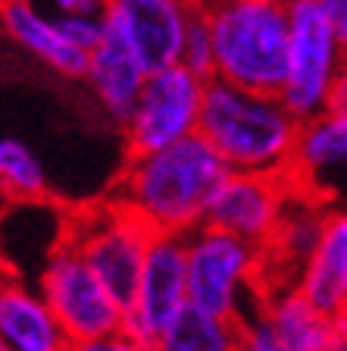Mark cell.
<instances>
[{
  "label": "cell",
  "mask_w": 347,
  "mask_h": 351,
  "mask_svg": "<svg viewBox=\"0 0 347 351\" xmlns=\"http://www.w3.org/2000/svg\"><path fill=\"white\" fill-rule=\"evenodd\" d=\"M241 351H288V348L282 345L272 323L260 311H253L250 317L241 320Z\"/></svg>",
  "instance_id": "23"
},
{
  "label": "cell",
  "mask_w": 347,
  "mask_h": 351,
  "mask_svg": "<svg viewBox=\"0 0 347 351\" xmlns=\"http://www.w3.org/2000/svg\"><path fill=\"white\" fill-rule=\"evenodd\" d=\"M63 235L85 254V261L94 267V273L110 289V295L123 304V311H129L157 232L113 197L75 213L66 223Z\"/></svg>",
  "instance_id": "5"
},
{
  "label": "cell",
  "mask_w": 347,
  "mask_h": 351,
  "mask_svg": "<svg viewBox=\"0 0 347 351\" xmlns=\"http://www.w3.org/2000/svg\"><path fill=\"white\" fill-rule=\"evenodd\" d=\"M329 113H335V117L347 119V60H344V66H341L338 79H335L332 97H329Z\"/></svg>",
  "instance_id": "26"
},
{
  "label": "cell",
  "mask_w": 347,
  "mask_h": 351,
  "mask_svg": "<svg viewBox=\"0 0 347 351\" xmlns=\"http://www.w3.org/2000/svg\"><path fill=\"white\" fill-rule=\"evenodd\" d=\"M285 176L294 191L329 210L347 207V119L335 113L307 119Z\"/></svg>",
  "instance_id": "12"
},
{
  "label": "cell",
  "mask_w": 347,
  "mask_h": 351,
  "mask_svg": "<svg viewBox=\"0 0 347 351\" xmlns=\"http://www.w3.org/2000/svg\"><path fill=\"white\" fill-rule=\"evenodd\" d=\"M63 32L69 35V41L79 44L85 53H91L97 44L107 38L110 25H107V16H63L60 19Z\"/></svg>",
  "instance_id": "22"
},
{
  "label": "cell",
  "mask_w": 347,
  "mask_h": 351,
  "mask_svg": "<svg viewBox=\"0 0 347 351\" xmlns=\"http://www.w3.org/2000/svg\"><path fill=\"white\" fill-rule=\"evenodd\" d=\"M69 351H157V348L123 326V329H116V332H107V336L79 339V342L69 345Z\"/></svg>",
  "instance_id": "24"
},
{
  "label": "cell",
  "mask_w": 347,
  "mask_h": 351,
  "mask_svg": "<svg viewBox=\"0 0 347 351\" xmlns=\"http://www.w3.org/2000/svg\"><path fill=\"white\" fill-rule=\"evenodd\" d=\"M304 123L288 110L282 95L250 91L210 79L203 101L201 135L222 154L231 173L285 176Z\"/></svg>",
  "instance_id": "2"
},
{
  "label": "cell",
  "mask_w": 347,
  "mask_h": 351,
  "mask_svg": "<svg viewBox=\"0 0 347 351\" xmlns=\"http://www.w3.org/2000/svg\"><path fill=\"white\" fill-rule=\"evenodd\" d=\"M0 19H3V32L7 38L25 51L31 60L41 66L53 69L60 79L81 82L88 69V53L79 44L69 41L57 16L41 10L35 0H3L0 7Z\"/></svg>",
  "instance_id": "14"
},
{
  "label": "cell",
  "mask_w": 347,
  "mask_h": 351,
  "mask_svg": "<svg viewBox=\"0 0 347 351\" xmlns=\"http://www.w3.org/2000/svg\"><path fill=\"white\" fill-rule=\"evenodd\" d=\"M188 304V235L157 232L125 311V329L153 345Z\"/></svg>",
  "instance_id": "9"
},
{
  "label": "cell",
  "mask_w": 347,
  "mask_h": 351,
  "mask_svg": "<svg viewBox=\"0 0 347 351\" xmlns=\"http://www.w3.org/2000/svg\"><path fill=\"white\" fill-rule=\"evenodd\" d=\"M207 19L216 47L213 79L279 95L288 75V3H210Z\"/></svg>",
  "instance_id": "3"
},
{
  "label": "cell",
  "mask_w": 347,
  "mask_h": 351,
  "mask_svg": "<svg viewBox=\"0 0 347 351\" xmlns=\"http://www.w3.org/2000/svg\"><path fill=\"white\" fill-rule=\"evenodd\" d=\"M35 285L41 289L47 304L53 307V314L73 342L107 336V332L125 326L123 304L110 295V289L101 282L94 267L85 261V254L66 235L44 257Z\"/></svg>",
  "instance_id": "8"
},
{
  "label": "cell",
  "mask_w": 347,
  "mask_h": 351,
  "mask_svg": "<svg viewBox=\"0 0 347 351\" xmlns=\"http://www.w3.org/2000/svg\"><path fill=\"white\" fill-rule=\"evenodd\" d=\"M181 66H188L191 73L213 79L216 75V47H213V29L207 19V7L197 10L191 19L188 38H185V51H181Z\"/></svg>",
  "instance_id": "21"
},
{
  "label": "cell",
  "mask_w": 347,
  "mask_h": 351,
  "mask_svg": "<svg viewBox=\"0 0 347 351\" xmlns=\"http://www.w3.org/2000/svg\"><path fill=\"white\" fill-rule=\"evenodd\" d=\"M157 351H241V320L188 304L153 342Z\"/></svg>",
  "instance_id": "19"
},
{
  "label": "cell",
  "mask_w": 347,
  "mask_h": 351,
  "mask_svg": "<svg viewBox=\"0 0 347 351\" xmlns=\"http://www.w3.org/2000/svg\"><path fill=\"white\" fill-rule=\"evenodd\" d=\"M294 195L288 176L269 173H231L213 197L207 226L250 241L266 251L275 239L288 201Z\"/></svg>",
  "instance_id": "10"
},
{
  "label": "cell",
  "mask_w": 347,
  "mask_h": 351,
  "mask_svg": "<svg viewBox=\"0 0 347 351\" xmlns=\"http://www.w3.org/2000/svg\"><path fill=\"white\" fill-rule=\"evenodd\" d=\"M329 207L319 201L294 191L288 201V210L282 217V226L275 232V239L266 248V285L263 292L272 285H294L300 270H304L310 257L316 254L322 232H326Z\"/></svg>",
  "instance_id": "17"
},
{
  "label": "cell",
  "mask_w": 347,
  "mask_h": 351,
  "mask_svg": "<svg viewBox=\"0 0 347 351\" xmlns=\"http://www.w3.org/2000/svg\"><path fill=\"white\" fill-rule=\"evenodd\" d=\"M69 345L41 289L10 273L0 289V351H69Z\"/></svg>",
  "instance_id": "16"
},
{
  "label": "cell",
  "mask_w": 347,
  "mask_h": 351,
  "mask_svg": "<svg viewBox=\"0 0 347 351\" xmlns=\"http://www.w3.org/2000/svg\"><path fill=\"white\" fill-rule=\"evenodd\" d=\"M35 3L57 19H63V16H107L110 10V0H35Z\"/></svg>",
  "instance_id": "25"
},
{
  "label": "cell",
  "mask_w": 347,
  "mask_h": 351,
  "mask_svg": "<svg viewBox=\"0 0 347 351\" xmlns=\"http://www.w3.org/2000/svg\"><path fill=\"white\" fill-rule=\"evenodd\" d=\"M294 285L319 311L347 314V207L329 210L322 241Z\"/></svg>",
  "instance_id": "18"
},
{
  "label": "cell",
  "mask_w": 347,
  "mask_h": 351,
  "mask_svg": "<svg viewBox=\"0 0 347 351\" xmlns=\"http://www.w3.org/2000/svg\"><path fill=\"white\" fill-rule=\"evenodd\" d=\"M291 51L282 101L300 123L329 113L335 79L347 60V51L319 0H288Z\"/></svg>",
  "instance_id": "6"
},
{
  "label": "cell",
  "mask_w": 347,
  "mask_h": 351,
  "mask_svg": "<svg viewBox=\"0 0 347 351\" xmlns=\"http://www.w3.org/2000/svg\"><path fill=\"white\" fill-rule=\"evenodd\" d=\"M201 7V0H110L107 25L157 73L181 63L191 19Z\"/></svg>",
  "instance_id": "11"
},
{
  "label": "cell",
  "mask_w": 347,
  "mask_h": 351,
  "mask_svg": "<svg viewBox=\"0 0 347 351\" xmlns=\"http://www.w3.org/2000/svg\"><path fill=\"white\" fill-rule=\"evenodd\" d=\"M288 351H347V314H326L297 285H272L257 304Z\"/></svg>",
  "instance_id": "13"
},
{
  "label": "cell",
  "mask_w": 347,
  "mask_h": 351,
  "mask_svg": "<svg viewBox=\"0 0 347 351\" xmlns=\"http://www.w3.org/2000/svg\"><path fill=\"white\" fill-rule=\"evenodd\" d=\"M266 285V251L222 229L201 226L188 235V298L229 320L257 311Z\"/></svg>",
  "instance_id": "4"
},
{
  "label": "cell",
  "mask_w": 347,
  "mask_h": 351,
  "mask_svg": "<svg viewBox=\"0 0 347 351\" xmlns=\"http://www.w3.org/2000/svg\"><path fill=\"white\" fill-rule=\"evenodd\" d=\"M0 189L10 201H19V204H35L51 195V179L41 157L13 135L0 141Z\"/></svg>",
  "instance_id": "20"
},
{
  "label": "cell",
  "mask_w": 347,
  "mask_h": 351,
  "mask_svg": "<svg viewBox=\"0 0 347 351\" xmlns=\"http://www.w3.org/2000/svg\"><path fill=\"white\" fill-rule=\"evenodd\" d=\"M147 79H151V69L144 66V60L116 32H107V38L88 53V69L81 82L88 85L103 117L116 125H125Z\"/></svg>",
  "instance_id": "15"
},
{
  "label": "cell",
  "mask_w": 347,
  "mask_h": 351,
  "mask_svg": "<svg viewBox=\"0 0 347 351\" xmlns=\"http://www.w3.org/2000/svg\"><path fill=\"white\" fill-rule=\"evenodd\" d=\"M210 79L191 73L188 66H166L151 73L131 117L123 125L125 157L153 154L201 132L203 101Z\"/></svg>",
  "instance_id": "7"
},
{
  "label": "cell",
  "mask_w": 347,
  "mask_h": 351,
  "mask_svg": "<svg viewBox=\"0 0 347 351\" xmlns=\"http://www.w3.org/2000/svg\"><path fill=\"white\" fill-rule=\"evenodd\" d=\"M203 7H210V3H288V0H201Z\"/></svg>",
  "instance_id": "28"
},
{
  "label": "cell",
  "mask_w": 347,
  "mask_h": 351,
  "mask_svg": "<svg viewBox=\"0 0 347 351\" xmlns=\"http://www.w3.org/2000/svg\"><path fill=\"white\" fill-rule=\"evenodd\" d=\"M322 7H326L329 19H332L335 32H338L341 44H344V51H347V0H319Z\"/></svg>",
  "instance_id": "27"
},
{
  "label": "cell",
  "mask_w": 347,
  "mask_h": 351,
  "mask_svg": "<svg viewBox=\"0 0 347 351\" xmlns=\"http://www.w3.org/2000/svg\"><path fill=\"white\" fill-rule=\"evenodd\" d=\"M229 176L231 167L222 154L197 132L163 151L125 157L123 176L116 179V201L153 232L191 235L207 226L213 197Z\"/></svg>",
  "instance_id": "1"
}]
</instances>
